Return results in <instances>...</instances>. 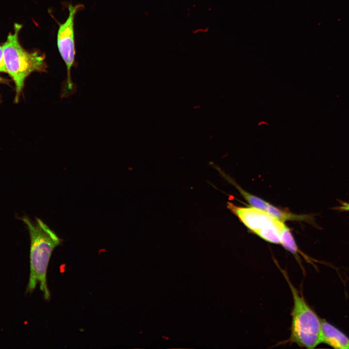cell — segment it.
<instances>
[{"mask_svg": "<svg viewBox=\"0 0 349 349\" xmlns=\"http://www.w3.org/2000/svg\"><path fill=\"white\" fill-rule=\"evenodd\" d=\"M8 80L0 76V84H8Z\"/></svg>", "mask_w": 349, "mask_h": 349, "instance_id": "cell-12", "label": "cell"}, {"mask_svg": "<svg viewBox=\"0 0 349 349\" xmlns=\"http://www.w3.org/2000/svg\"><path fill=\"white\" fill-rule=\"evenodd\" d=\"M22 25L15 24L14 32L9 33L2 45L4 63L7 73L15 87L14 102H18L27 78L33 72H47L46 55L39 50L28 51L21 45L18 34Z\"/></svg>", "mask_w": 349, "mask_h": 349, "instance_id": "cell-2", "label": "cell"}, {"mask_svg": "<svg viewBox=\"0 0 349 349\" xmlns=\"http://www.w3.org/2000/svg\"><path fill=\"white\" fill-rule=\"evenodd\" d=\"M266 211L274 216L279 220L284 222L285 221H305L310 220V216L305 214H295L292 213L287 209H283L275 206L269 204Z\"/></svg>", "mask_w": 349, "mask_h": 349, "instance_id": "cell-7", "label": "cell"}, {"mask_svg": "<svg viewBox=\"0 0 349 349\" xmlns=\"http://www.w3.org/2000/svg\"><path fill=\"white\" fill-rule=\"evenodd\" d=\"M280 244L287 251L293 254L298 260L299 254H303L298 248L290 229L286 226L281 235Z\"/></svg>", "mask_w": 349, "mask_h": 349, "instance_id": "cell-9", "label": "cell"}, {"mask_svg": "<svg viewBox=\"0 0 349 349\" xmlns=\"http://www.w3.org/2000/svg\"><path fill=\"white\" fill-rule=\"evenodd\" d=\"M339 208L342 210L349 211V203L344 202L342 204V206H341Z\"/></svg>", "mask_w": 349, "mask_h": 349, "instance_id": "cell-11", "label": "cell"}, {"mask_svg": "<svg viewBox=\"0 0 349 349\" xmlns=\"http://www.w3.org/2000/svg\"><path fill=\"white\" fill-rule=\"evenodd\" d=\"M227 206L246 227L255 235L278 220L267 211L252 206H238L232 203L228 202Z\"/></svg>", "mask_w": 349, "mask_h": 349, "instance_id": "cell-5", "label": "cell"}, {"mask_svg": "<svg viewBox=\"0 0 349 349\" xmlns=\"http://www.w3.org/2000/svg\"><path fill=\"white\" fill-rule=\"evenodd\" d=\"M21 220L27 226L31 239L30 273L26 292L32 293L39 284L44 299L49 301L50 293L47 284V269L53 250L63 240L39 218L32 221L24 216Z\"/></svg>", "mask_w": 349, "mask_h": 349, "instance_id": "cell-1", "label": "cell"}, {"mask_svg": "<svg viewBox=\"0 0 349 349\" xmlns=\"http://www.w3.org/2000/svg\"><path fill=\"white\" fill-rule=\"evenodd\" d=\"M0 72L7 73L4 61L2 46H0Z\"/></svg>", "mask_w": 349, "mask_h": 349, "instance_id": "cell-10", "label": "cell"}, {"mask_svg": "<svg viewBox=\"0 0 349 349\" xmlns=\"http://www.w3.org/2000/svg\"><path fill=\"white\" fill-rule=\"evenodd\" d=\"M84 6L81 4L75 5L69 4L68 7L69 14L66 20L63 23L59 24L57 45L67 70L66 81L63 85L62 97L69 96L75 90L71 77V70L75 63L74 20L77 13Z\"/></svg>", "mask_w": 349, "mask_h": 349, "instance_id": "cell-4", "label": "cell"}, {"mask_svg": "<svg viewBox=\"0 0 349 349\" xmlns=\"http://www.w3.org/2000/svg\"><path fill=\"white\" fill-rule=\"evenodd\" d=\"M320 343L334 349H349V338L326 320L321 319Z\"/></svg>", "mask_w": 349, "mask_h": 349, "instance_id": "cell-6", "label": "cell"}, {"mask_svg": "<svg viewBox=\"0 0 349 349\" xmlns=\"http://www.w3.org/2000/svg\"><path fill=\"white\" fill-rule=\"evenodd\" d=\"M225 178L238 190L240 194L250 204L254 207L266 211L269 203L265 200L251 194L241 188L236 182L230 177L224 174Z\"/></svg>", "mask_w": 349, "mask_h": 349, "instance_id": "cell-8", "label": "cell"}, {"mask_svg": "<svg viewBox=\"0 0 349 349\" xmlns=\"http://www.w3.org/2000/svg\"><path fill=\"white\" fill-rule=\"evenodd\" d=\"M280 269L289 285L293 300L290 336L286 342L302 348H315L320 344L321 319L293 285L285 271Z\"/></svg>", "mask_w": 349, "mask_h": 349, "instance_id": "cell-3", "label": "cell"}]
</instances>
